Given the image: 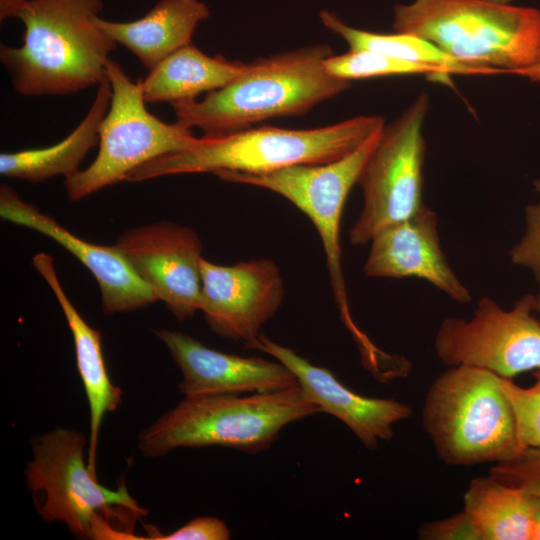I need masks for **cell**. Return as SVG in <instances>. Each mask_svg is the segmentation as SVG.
<instances>
[{"label": "cell", "instance_id": "cell-16", "mask_svg": "<svg viewBox=\"0 0 540 540\" xmlns=\"http://www.w3.org/2000/svg\"><path fill=\"white\" fill-rule=\"evenodd\" d=\"M363 272L372 278L425 280L455 302L467 304L472 296L450 267L441 248L437 213L423 205L411 217L379 231Z\"/></svg>", "mask_w": 540, "mask_h": 540}, {"label": "cell", "instance_id": "cell-21", "mask_svg": "<svg viewBox=\"0 0 540 540\" xmlns=\"http://www.w3.org/2000/svg\"><path fill=\"white\" fill-rule=\"evenodd\" d=\"M247 65L222 56L210 57L190 43L162 60L138 83L145 102L171 104L226 86L242 75Z\"/></svg>", "mask_w": 540, "mask_h": 540}, {"label": "cell", "instance_id": "cell-25", "mask_svg": "<svg viewBox=\"0 0 540 540\" xmlns=\"http://www.w3.org/2000/svg\"><path fill=\"white\" fill-rule=\"evenodd\" d=\"M500 386L513 409L520 450L540 448V380L524 388L500 377Z\"/></svg>", "mask_w": 540, "mask_h": 540}, {"label": "cell", "instance_id": "cell-5", "mask_svg": "<svg viewBox=\"0 0 540 540\" xmlns=\"http://www.w3.org/2000/svg\"><path fill=\"white\" fill-rule=\"evenodd\" d=\"M320 412L300 386L247 395L185 396L140 432L138 448L147 458L180 447L213 445L255 454L268 449L288 424Z\"/></svg>", "mask_w": 540, "mask_h": 540}, {"label": "cell", "instance_id": "cell-19", "mask_svg": "<svg viewBox=\"0 0 540 540\" xmlns=\"http://www.w3.org/2000/svg\"><path fill=\"white\" fill-rule=\"evenodd\" d=\"M210 14L199 0H160L144 17L131 22L94 21L125 46L149 70L191 43L197 25Z\"/></svg>", "mask_w": 540, "mask_h": 540}, {"label": "cell", "instance_id": "cell-8", "mask_svg": "<svg viewBox=\"0 0 540 540\" xmlns=\"http://www.w3.org/2000/svg\"><path fill=\"white\" fill-rule=\"evenodd\" d=\"M384 127L357 149L332 162L287 167L264 174L218 172L225 181L261 187L277 193L302 211L315 226L324 249L330 283L340 317L355 339L367 367L378 365L386 353L377 348L355 323L342 268L340 225L345 201L358 183Z\"/></svg>", "mask_w": 540, "mask_h": 540}, {"label": "cell", "instance_id": "cell-20", "mask_svg": "<svg viewBox=\"0 0 540 540\" xmlns=\"http://www.w3.org/2000/svg\"><path fill=\"white\" fill-rule=\"evenodd\" d=\"M112 98L111 83L105 78L97 89L94 101L80 124L61 142L42 149H28L0 155V174L32 183L56 175L71 177L87 152L99 143V126Z\"/></svg>", "mask_w": 540, "mask_h": 540}, {"label": "cell", "instance_id": "cell-34", "mask_svg": "<svg viewBox=\"0 0 540 540\" xmlns=\"http://www.w3.org/2000/svg\"><path fill=\"white\" fill-rule=\"evenodd\" d=\"M535 378L540 380V369L539 370H536L535 372Z\"/></svg>", "mask_w": 540, "mask_h": 540}, {"label": "cell", "instance_id": "cell-1", "mask_svg": "<svg viewBox=\"0 0 540 540\" xmlns=\"http://www.w3.org/2000/svg\"><path fill=\"white\" fill-rule=\"evenodd\" d=\"M102 0H1V19L19 18V48L0 45V61L25 96L67 95L99 85L117 43L94 19Z\"/></svg>", "mask_w": 540, "mask_h": 540}, {"label": "cell", "instance_id": "cell-23", "mask_svg": "<svg viewBox=\"0 0 540 540\" xmlns=\"http://www.w3.org/2000/svg\"><path fill=\"white\" fill-rule=\"evenodd\" d=\"M320 19L325 27L342 37L349 50H369L406 61L436 67L446 74H489L484 69L463 63L432 42L409 33H374L351 27L335 13L323 10Z\"/></svg>", "mask_w": 540, "mask_h": 540}, {"label": "cell", "instance_id": "cell-18", "mask_svg": "<svg viewBox=\"0 0 540 540\" xmlns=\"http://www.w3.org/2000/svg\"><path fill=\"white\" fill-rule=\"evenodd\" d=\"M33 265L53 291L72 333L77 368L90 410L87 462L96 475V450L103 417L118 408L122 390L112 383L108 375L101 332L87 324L67 297L57 277L53 258L46 253H38L33 257Z\"/></svg>", "mask_w": 540, "mask_h": 540}, {"label": "cell", "instance_id": "cell-2", "mask_svg": "<svg viewBox=\"0 0 540 540\" xmlns=\"http://www.w3.org/2000/svg\"><path fill=\"white\" fill-rule=\"evenodd\" d=\"M331 55L328 45L316 44L257 59L203 100L171 103L176 122L204 135H222L271 118L306 114L350 87V81L326 71L324 62Z\"/></svg>", "mask_w": 540, "mask_h": 540}, {"label": "cell", "instance_id": "cell-22", "mask_svg": "<svg viewBox=\"0 0 540 540\" xmlns=\"http://www.w3.org/2000/svg\"><path fill=\"white\" fill-rule=\"evenodd\" d=\"M463 500L481 540H531V493L489 474L472 479Z\"/></svg>", "mask_w": 540, "mask_h": 540}, {"label": "cell", "instance_id": "cell-27", "mask_svg": "<svg viewBox=\"0 0 540 540\" xmlns=\"http://www.w3.org/2000/svg\"><path fill=\"white\" fill-rule=\"evenodd\" d=\"M526 231L510 251L512 263L529 268L540 283V204L525 209Z\"/></svg>", "mask_w": 540, "mask_h": 540}, {"label": "cell", "instance_id": "cell-10", "mask_svg": "<svg viewBox=\"0 0 540 540\" xmlns=\"http://www.w3.org/2000/svg\"><path fill=\"white\" fill-rule=\"evenodd\" d=\"M428 109L429 97L422 92L398 119L384 126L358 180L363 207L349 231L353 245L370 243L379 231L424 205L422 128Z\"/></svg>", "mask_w": 540, "mask_h": 540}, {"label": "cell", "instance_id": "cell-14", "mask_svg": "<svg viewBox=\"0 0 540 540\" xmlns=\"http://www.w3.org/2000/svg\"><path fill=\"white\" fill-rule=\"evenodd\" d=\"M0 216L50 237L72 253L97 280L104 313L134 311L157 301L152 289L136 274L116 245H96L82 240L53 217L21 200L7 184L0 187Z\"/></svg>", "mask_w": 540, "mask_h": 540}, {"label": "cell", "instance_id": "cell-6", "mask_svg": "<svg viewBox=\"0 0 540 540\" xmlns=\"http://www.w3.org/2000/svg\"><path fill=\"white\" fill-rule=\"evenodd\" d=\"M82 432L58 428L32 440L25 470L28 489L42 519L60 521L75 536L111 540L136 539L133 526L148 511L122 483L116 490L101 485L89 469Z\"/></svg>", "mask_w": 540, "mask_h": 540}, {"label": "cell", "instance_id": "cell-9", "mask_svg": "<svg viewBox=\"0 0 540 540\" xmlns=\"http://www.w3.org/2000/svg\"><path fill=\"white\" fill-rule=\"evenodd\" d=\"M112 87L109 109L99 126V151L94 162L65 179L70 200L125 180L139 166L158 157L181 152L199 140L190 128L168 124L148 112L138 82L109 58L105 63Z\"/></svg>", "mask_w": 540, "mask_h": 540}, {"label": "cell", "instance_id": "cell-30", "mask_svg": "<svg viewBox=\"0 0 540 540\" xmlns=\"http://www.w3.org/2000/svg\"><path fill=\"white\" fill-rule=\"evenodd\" d=\"M531 540H540V495L532 494Z\"/></svg>", "mask_w": 540, "mask_h": 540}, {"label": "cell", "instance_id": "cell-11", "mask_svg": "<svg viewBox=\"0 0 540 540\" xmlns=\"http://www.w3.org/2000/svg\"><path fill=\"white\" fill-rule=\"evenodd\" d=\"M535 296L525 295L511 310L482 297L469 320L448 317L438 328L434 348L447 366H470L509 378L540 369V320Z\"/></svg>", "mask_w": 540, "mask_h": 540}, {"label": "cell", "instance_id": "cell-3", "mask_svg": "<svg viewBox=\"0 0 540 540\" xmlns=\"http://www.w3.org/2000/svg\"><path fill=\"white\" fill-rule=\"evenodd\" d=\"M395 32L422 37L489 74L540 81V11L485 0H415L394 8Z\"/></svg>", "mask_w": 540, "mask_h": 540}, {"label": "cell", "instance_id": "cell-33", "mask_svg": "<svg viewBox=\"0 0 540 540\" xmlns=\"http://www.w3.org/2000/svg\"><path fill=\"white\" fill-rule=\"evenodd\" d=\"M535 190L540 193V179L534 181Z\"/></svg>", "mask_w": 540, "mask_h": 540}, {"label": "cell", "instance_id": "cell-13", "mask_svg": "<svg viewBox=\"0 0 540 540\" xmlns=\"http://www.w3.org/2000/svg\"><path fill=\"white\" fill-rule=\"evenodd\" d=\"M116 247L179 321L200 311L202 243L193 229L152 223L125 231Z\"/></svg>", "mask_w": 540, "mask_h": 540}, {"label": "cell", "instance_id": "cell-12", "mask_svg": "<svg viewBox=\"0 0 540 540\" xmlns=\"http://www.w3.org/2000/svg\"><path fill=\"white\" fill-rule=\"evenodd\" d=\"M201 307L205 321L217 335L243 341L250 349L261 327L280 308L284 282L271 259L241 261L231 266L200 258Z\"/></svg>", "mask_w": 540, "mask_h": 540}, {"label": "cell", "instance_id": "cell-32", "mask_svg": "<svg viewBox=\"0 0 540 540\" xmlns=\"http://www.w3.org/2000/svg\"><path fill=\"white\" fill-rule=\"evenodd\" d=\"M485 1H488V2H491V3H496V4H509L512 0H485Z\"/></svg>", "mask_w": 540, "mask_h": 540}, {"label": "cell", "instance_id": "cell-15", "mask_svg": "<svg viewBox=\"0 0 540 540\" xmlns=\"http://www.w3.org/2000/svg\"><path fill=\"white\" fill-rule=\"evenodd\" d=\"M183 374L185 396L268 393L299 386L294 373L278 360L227 354L178 331L154 330Z\"/></svg>", "mask_w": 540, "mask_h": 540}, {"label": "cell", "instance_id": "cell-31", "mask_svg": "<svg viewBox=\"0 0 540 540\" xmlns=\"http://www.w3.org/2000/svg\"><path fill=\"white\" fill-rule=\"evenodd\" d=\"M534 310L540 314V293L535 296Z\"/></svg>", "mask_w": 540, "mask_h": 540}, {"label": "cell", "instance_id": "cell-26", "mask_svg": "<svg viewBox=\"0 0 540 540\" xmlns=\"http://www.w3.org/2000/svg\"><path fill=\"white\" fill-rule=\"evenodd\" d=\"M489 474L506 484L540 495V448L528 447L510 460L495 463Z\"/></svg>", "mask_w": 540, "mask_h": 540}, {"label": "cell", "instance_id": "cell-17", "mask_svg": "<svg viewBox=\"0 0 540 540\" xmlns=\"http://www.w3.org/2000/svg\"><path fill=\"white\" fill-rule=\"evenodd\" d=\"M250 349L263 351L287 366L320 411L343 422L368 449L377 448L380 440H390L394 424L412 414L408 405L395 399L371 398L350 390L327 368L313 365L263 333Z\"/></svg>", "mask_w": 540, "mask_h": 540}, {"label": "cell", "instance_id": "cell-7", "mask_svg": "<svg viewBox=\"0 0 540 540\" xmlns=\"http://www.w3.org/2000/svg\"><path fill=\"white\" fill-rule=\"evenodd\" d=\"M422 425L447 465L499 463L521 452L500 376L485 369L453 366L438 376L424 400Z\"/></svg>", "mask_w": 540, "mask_h": 540}, {"label": "cell", "instance_id": "cell-28", "mask_svg": "<svg viewBox=\"0 0 540 540\" xmlns=\"http://www.w3.org/2000/svg\"><path fill=\"white\" fill-rule=\"evenodd\" d=\"M231 532L226 523L213 516H202L190 520L177 530L163 534L157 528H147L148 540H228Z\"/></svg>", "mask_w": 540, "mask_h": 540}, {"label": "cell", "instance_id": "cell-4", "mask_svg": "<svg viewBox=\"0 0 540 540\" xmlns=\"http://www.w3.org/2000/svg\"><path fill=\"white\" fill-rule=\"evenodd\" d=\"M384 126L381 116H357L313 129L262 126L203 135L189 149L139 166L125 181L222 171L264 174L295 165L328 163L351 153Z\"/></svg>", "mask_w": 540, "mask_h": 540}, {"label": "cell", "instance_id": "cell-24", "mask_svg": "<svg viewBox=\"0 0 540 540\" xmlns=\"http://www.w3.org/2000/svg\"><path fill=\"white\" fill-rule=\"evenodd\" d=\"M324 66L330 75L347 81L416 74H426L437 79L449 76L433 66L369 50H349L342 55H331L325 60Z\"/></svg>", "mask_w": 540, "mask_h": 540}, {"label": "cell", "instance_id": "cell-29", "mask_svg": "<svg viewBox=\"0 0 540 540\" xmlns=\"http://www.w3.org/2000/svg\"><path fill=\"white\" fill-rule=\"evenodd\" d=\"M418 535L423 540H481L464 510L446 519L423 524L418 530Z\"/></svg>", "mask_w": 540, "mask_h": 540}]
</instances>
